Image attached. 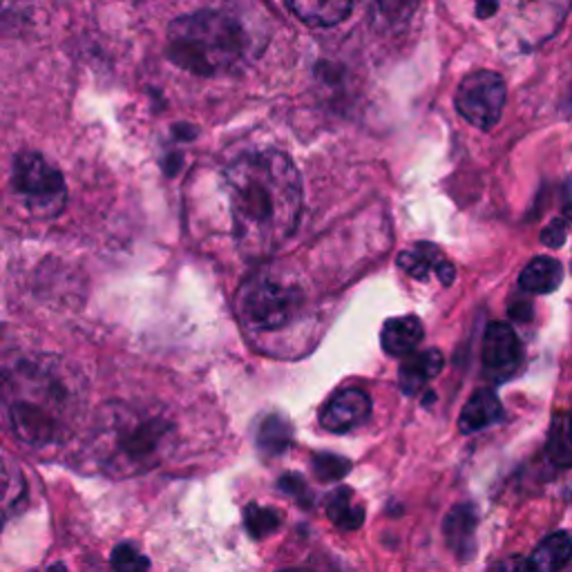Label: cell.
Wrapping results in <instances>:
<instances>
[{
  "instance_id": "d6986e66",
  "label": "cell",
  "mask_w": 572,
  "mask_h": 572,
  "mask_svg": "<svg viewBox=\"0 0 572 572\" xmlns=\"http://www.w3.org/2000/svg\"><path fill=\"white\" fill-rule=\"evenodd\" d=\"M257 450L266 457H279L294 443V429L282 416H268L257 429Z\"/></svg>"
},
{
  "instance_id": "6da1fadb",
  "label": "cell",
  "mask_w": 572,
  "mask_h": 572,
  "mask_svg": "<svg viewBox=\"0 0 572 572\" xmlns=\"http://www.w3.org/2000/svg\"><path fill=\"white\" fill-rule=\"evenodd\" d=\"M233 235L249 260L271 257L292 240L302 215V179L289 155L255 151L224 173Z\"/></svg>"
},
{
  "instance_id": "4fadbf2b",
  "label": "cell",
  "mask_w": 572,
  "mask_h": 572,
  "mask_svg": "<svg viewBox=\"0 0 572 572\" xmlns=\"http://www.w3.org/2000/svg\"><path fill=\"white\" fill-rule=\"evenodd\" d=\"M358 0H286L289 10L311 28H333L349 19Z\"/></svg>"
},
{
  "instance_id": "30bf717a",
  "label": "cell",
  "mask_w": 572,
  "mask_h": 572,
  "mask_svg": "<svg viewBox=\"0 0 572 572\" xmlns=\"http://www.w3.org/2000/svg\"><path fill=\"white\" fill-rule=\"evenodd\" d=\"M479 513L472 504H457L443 521V537L459 561H470L476 554Z\"/></svg>"
},
{
  "instance_id": "4dcf8cb0",
  "label": "cell",
  "mask_w": 572,
  "mask_h": 572,
  "mask_svg": "<svg viewBox=\"0 0 572 572\" xmlns=\"http://www.w3.org/2000/svg\"><path fill=\"white\" fill-rule=\"evenodd\" d=\"M284 572H307V570H284Z\"/></svg>"
},
{
  "instance_id": "9c48e42d",
  "label": "cell",
  "mask_w": 572,
  "mask_h": 572,
  "mask_svg": "<svg viewBox=\"0 0 572 572\" xmlns=\"http://www.w3.org/2000/svg\"><path fill=\"white\" fill-rule=\"evenodd\" d=\"M372 416V398L363 389H342L320 409V425L331 435H344Z\"/></svg>"
},
{
  "instance_id": "ba28073f",
  "label": "cell",
  "mask_w": 572,
  "mask_h": 572,
  "mask_svg": "<svg viewBox=\"0 0 572 572\" xmlns=\"http://www.w3.org/2000/svg\"><path fill=\"white\" fill-rule=\"evenodd\" d=\"M483 370L494 381L510 378L521 365V342L506 322H492L483 336Z\"/></svg>"
},
{
  "instance_id": "3957f363",
  "label": "cell",
  "mask_w": 572,
  "mask_h": 572,
  "mask_svg": "<svg viewBox=\"0 0 572 572\" xmlns=\"http://www.w3.org/2000/svg\"><path fill=\"white\" fill-rule=\"evenodd\" d=\"M251 30L229 10L186 14L168 30L170 61L197 77L229 75L251 58Z\"/></svg>"
},
{
  "instance_id": "2e32d148",
  "label": "cell",
  "mask_w": 572,
  "mask_h": 572,
  "mask_svg": "<svg viewBox=\"0 0 572 572\" xmlns=\"http://www.w3.org/2000/svg\"><path fill=\"white\" fill-rule=\"evenodd\" d=\"M422 333H425L422 322L418 318L414 316L392 318L383 327L381 342L389 355H407L420 344Z\"/></svg>"
},
{
  "instance_id": "7c38bea8",
  "label": "cell",
  "mask_w": 572,
  "mask_h": 572,
  "mask_svg": "<svg viewBox=\"0 0 572 572\" xmlns=\"http://www.w3.org/2000/svg\"><path fill=\"white\" fill-rule=\"evenodd\" d=\"M398 266L414 279H427L429 273H437L443 284H452L454 279V266L429 242H418L414 249L403 251L398 257Z\"/></svg>"
},
{
  "instance_id": "7a4b0ae2",
  "label": "cell",
  "mask_w": 572,
  "mask_h": 572,
  "mask_svg": "<svg viewBox=\"0 0 572 572\" xmlns=\"http://www.w3.org/2000/svg\"><path fill=\"white\" fill-rule=\"evenodd\" d=\"M175 443V425L155 411L110 405L95 425L90 454L110 476L148 472L168 457Z\"/></svg>"
},
{
  "instance_id": "9a60e30c",
  "label": "cell",
  "mask_w": 572,
  "mask_h": 572,
  "mask_svg": "<svg viewBox=\"0 0 572 572\" xmlns=\"http://www.w3.org/2000/svg\"><path fill=\"white\" fill-rule=\"evenodd\" d=\"M561 279H563L561 262L554 257L541 255L526 264V268L519 275V286L528 294L546 296V294H552L559 289Z\"/></svg>"
},
{
  "instance_id": "e0dca14e",
  "label": "cell",
  "mask_w": 572,
  "mask_h": 572,
  "mask_svg": "<svg viewBox=\"0 0 572 572\" xmlns=\"http://www.w3.org/2000/svg\"><path fill=\"white\" fill-rule=\"evenodd\" d=\"M327 517L331 524L344 532H353L365 524V508L358 504L351 487L340 485L327 496Z\"/></svg>"
},
{
  "instance_id": "603a6c76",
  "label": "cell",
  "mask_w": 572,
  "mask_h": 572,
  "mask_svg": "<svg viewBox=\"0 0 572 572\" xmlns=\"http://www.w3.org/2000/svg\"><path fill=\"white\" fill-rule=\"evenodd\" d=\"M114 572H151V561L132 543H119L110 557Z\"/></svg>"
},
{
  "instance_id": "ac0fdd59",
  "label": "cell",
  "mask_w": 572,
  "mask_h": 572,
  "mask_svg": "<svg viewBox=\"0 0 572 572\" xmlns=\"http://www.w3.org/2000/svg\"><path fill=\"white\" fill-rule=\"evenodd\" d=\"M572 557V539L565 532H554L541 541L528 559L530 572H559Z\"/></svg>"
},
{
  "instance_id": "5b68a950",
  "label": "cell",
  "mask_w": 572,
  "mask_h": 572,
  "mask_svg": "<svg viewBox=\"0 0 572 572\" xmlns=\"http://www.w3.org/2000/svg\"><path fill=\"white\" fill-rule=\"evenodd\" d=\"M302 300L296 284L262 273L249 279L242 289L240 314L253 331H277L298 316Z\"/></svg>"
},
{
  "instance_id": "5bb4252c",
  "label": "cell",
  "mask_w": 572,
  "mask_h": 572,
  "mask_svg": "<svg viewBox=\"0 0 572 572\" xmlns=\"http://www.w3.org/2000/svg\"><path fill=\"white\" fill-rule=\"evenodd\" d=\"M501 416H504V407H501L498 396L492 389H479L465 403L459 416V429L463 435H474L501 420Z\"/></svg>"
},
{
  "instance_id": "d4e9b609",
  "label": "cell",
  "mask_w": 572,
  "mask_h": 572,
  "mask_svg": "<svg viewBox=\"0 0 572 572\" xmlns=\"http://www.w3.org/2000/svg\"><path fill=\"white\" fill-rule=\"evenodd\" d=\"M277 487H279L284 494H289L292 498H296L300 506L311 508L314 494H311V490L307 487V483L302 481V476H298V474H284V476L279 479Z\"/></svg>"
},
{
  "instance_id": "277c9868",
  "label": "cell",
  "mask_w": 572,
  "mask_h": 572,
  "mask_svg": "<svg viewBox=\"0 0 572 572\" xmlns=\"http://www.w3.org/2000/svg\"><path fill=\"white\" fill-rule=\"evenodd\" d=\"M75 409L69 381L54 363L23 365L8 387V420L19 441L43 448L56 443Z\"/></svg>"
},
{
  "instance_id": "f1b7e54d",
  "label": "cell",
  "mask_w": 572,
  "mask_h": 572,
  "mask_svg": "<svg viewBox=\"0 0 572 572\" xmlns=\"http://www.w3.org/2000/svg\"><path fill=\"white\" fill-rule=\"evenodd\" d=\"M530 305L526 302V305H521V307H513L510 309V314H513V318H517V320H528L530 318Z\"/></svg>"
},
{
  "instance_id": "8992f818",
  "label": "cell",
  "mask_w": 572,
  "mask_h": 572,
  "mask_svg": "<svg viewBox=\"0 0 572 572\" xmlns=\"http://www.w3.org/2000/svg\"><path fill=\"white\" fill-rule=\"evenodd\" d=\"M12 186L21 204L41 220H52L67 204L63 175L38 153H21L14 160Z\"/></svg>"
},
{
  "instance_id": "484cf974",
  "label": "cell",
  "mask_w": 572,
  "mask_h": 572,
  "mask_svg": "<svg viewBox=\"0 0 572 572\" xmlns=\"http://www.w3.org/2000/svg\"><path fill=\"white\" fill-rule=\"evenodd\" d=\"M565 233H568L565 222H563V220H552V222L543 229L541 242H543L546 246H550V249H559V246H563V242H565Z\"/></svg>"
},
{
  "instance_id": "f546056e",
  "label": "cell",
  "mask_w": 572,
  "mask_h": 572,
  "mask_svg": "<svg viewBox=\"0 0 572 572\" xmlns=\"http://www.w3.org/2000/svg\"><path fill=\"white\" fill-rule=\"evenodd\" d=\"M47 572H67V568H65L63 563H56V565H52Z\"/></svg>"
},
{
  "instance_id": "7402d4cb",
  "label": "cell",
  "mask_w": 572,
  "mask_h": 572,
  "mask_svg": "<svg viewBox=\"0 0 572 572\" xmlns=\"http://www.w3.org/2000/svg\"><path fill=\"white\" fill-rule=\"evenodd\" d=\"M311 468H314V474L318 481L322 483H336V481H342L349 472H351V463L344 459V457H338V454H316L314 461H311Z\"/></svg>"
},
{
  "instance_id": "cb8c5ba5",
  "label": "cell",
  "mask_w": 572,
  "mask_h": 572,
  "mask_svg": "<svg viewBox=\"0 0 572 572\" xmlns=\"http://www.w3.org/2000/svg\"><path fill=\"white\" fill-rule=\"evenodd\" d=\"M418 3L420 0H376V6L383 12V16L394 25L407 23L414 16Z\"/></svg>"
},
{
  "instance_id": "52a82bcc",
  "label": "cell",
  "mask_w": 572,
  "mask_h": 572,
  "mask_svg": "<svg viewBox=\"0 0 572 572\" xmlns=\"http://www.w3.org/2000/svg\"><path fill=\"white\" fill-rule=\"evenodd\" d=\"M506 106V81L492 69L465 77L457 90L459 114L479 130H492Z\"/></svg>"
},
{
  "instance_id": "83f0119b",
  "label": "cell",
  "mask_w": 572,
  "mask_h": 572,
  "mask_svg": "<svg viewBox=\"0 0 572 572\" xmlns=\"http://www.w3.org/2000/svg\"><path fill=\"white\" fill-rule=\"evenodd\" d=\"M496 8H498V0H479V19H487V16H492L494 12H496Z\"/></svg>"
},
{
  "instance_id": "4316f807",
  "label": "cell",
  "mask_w": 572,
  "mask_h": 572,
  "mask_svg": "<svg viewBox=\"0 0 572 572\" xmlns=\"http://www.w3.org/2000/svg\"><path fill=\"white\" fill-rule=\"evenodd\" d=\"M492 572H530V570H528V561L515 557V559H508L504 563H498Z\"/></svg>"
},
{
  "instance_id": "8fae6325",
  "label": "cell",
  "mask_w": 572,
  "mask_h": 572,
  "mask_svg": "<svg viewBox=\"0 0 572 572\" xmlns=\"http://www.w3.org/2000/svg\"><path fill=\"white\" fill-rule=\"evenodd\" d=\"M446 365V358L439 349H427L420 353H414L411 358L400 365L398 370V385L403 394L418 396L429 383H432Z\"/></svg>"
},
{
  "instance_id": "ffe728a7",
  "label": "cell",
  "mask_w": 572,
  "mask_h": 572,
  "mask_svg": "<svg viewBox=\"0 0 572 572\" xmlns=\"http://www.w3.org/2000/svg\"><path fill=\"white\" fill-rule=\"evenodd\" d=\"M548 457L559 468H572V416L561 414L550 425Z\"/></svg>"
},
{
  "instance_id": "44dd1931",
  "label": "cell",
  "mask_w": 572,
  "mask_h": 572,
  "mask_svg": "<svg viewBox=\"0 0 572 572\" xmlns=\"http://www.w3.org/2000/svg\"><path fill=\"white\" fill-rule=\"evenodd\" d=\"M282 526L279 515L273 508H264L257 504L246 506L244 510V528L253 539H264L271 537L273 532H277Z\"/></svg>"
}]
</instances>
